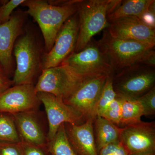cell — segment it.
Masks as SVG:
<instances>
[{
	"mask_svg": "<svg viewBox=\"0 0 155 155\" xmlns=\"http://www.w3.org/2000/svg\"><path fill=\"white\" fill-rule=\"evenodd\" d=\"M78 1L25 0L22 4L28 8L25 13L33 17L40 28L44 39L46 53L51 49L58 32L65 22L77 12Z\"/></svg>",
	"mask_w": 155,
	"mask_h": 155,
	"instance_id": "6da1fadb",
	"label": "cell"
},
{
	"mask_svg": "<svg viewBox=\"0 0 155 155\" xmlns=\"http://www.w3.org/2000/svg\"><path fill=\"white\" fill-rule=\"evenodd\" d=\"M97 43L114 72L136 64L155 65V47L139 42L114 38L107 30Z\"/></svg>",
	"mask_w": 155,
	"mask_h": 155,
	"instance_id": "7a4b0ae2",
	"label": "cell"
},
{
	"mask_svg": "<svg viewBox=\"0 0 155 155\" xmlns=\"http://www.w3.org/2000/svg\"><path fill=\"white\" fill-rule=\"evenodd\" d=\"M112 0H79L77 4L78 35L74 52L84 49L93 37L109 26L107 19Z\"/></svg>",
	"mask_w": 155,
	"mask_h": 155,
	"instance_id": "3957f363",
	"label": "cell"
},
{
	"mask_svg": "<svg viewBox=\"0 0 155 155\" xmlns=\"http://www.w3.org/2000/svg\"><path fill=\"white\" fill-rule=\"evenodd\" d=\"M155 65L140 64L114 72L113 85L118 96L137 100L154 87Z\"/></svg>",
	"mask_w": 155,
	"mask_h": 155,
	"instance_id": "277c9868",
	"label": "cell"
},
{
	"mask_svg": "<svg viewBox=\"0 0 155 155\" xmlns=\"http://www.w3.org/2000/svg\"><path fill=\"white\" fill-rule=\"evenodd\" d=\"M16 69L12 79L13 85L33 84L34 79L41 70L40 52L34 38L29 33L20 37L14 45Z\"/></svg>",
	"mask_w": 155,
	"mask_h": 155,
	"instance_id": "5b68a950",
	"label": "cell"
},
{
	"mask_svg": "<svg viewBox=\"0 0 155 155\" xmlns=\"http://www.w3.org/2000/svg\"><path fill=\"white\" fill-rule=\"evenodd\" d=\"M63 63L83 79L114 73L97 42L92 41L80 51L72 53Z\"/></svg>",
	"mask_w": 155,
	"mask_h": 155,
	"instance_id": "8992f818",
	"label": "cell"
},
{
	"mask_svg": "<svg viewBox=\"0 0 155 155\" xmlns=\"http://www.w3.org/2000/svg\"><path fill=\"white\" fill-rule=\"evenodd\" d=\"M67 64L42 70L36 85L37 93H46L63 100L74 91L82 80Z\"/></svg>",
	"mask_w": 155,
	"mask_h": 155,
	"instance_id": "52a82bcc",
	"label": "cell"
},
{
	"mask_svg": "<svg viewBox=\"0 0 155 155\" xmlns=\"http://www.w3.org/2000/svg\"><path fill=\"white\" fill-rule=\"evenodd\" d=\"M108 76L84 79L64 102L80 114L85 120L94 119L97 102Z\"/></svg>",
	"mask_w": 155,
	"mask_h": 155,
	"instance_id": "ba28073f",
	"label": "cell"
},
{
	"mask_svg": "<svg viewBox=\"0 0 155 155\" xmlns=\"http://www.w3.org/2000/svg\"><path fill=\"white\" fill-rule=\"evenodd\" d=\"M77 12L67 19L61 27L49 52L42 58L41 70L61 65L74 52L78 35Z\"/></svg>",
	"mask_w": 155,
	"mask_h": 155,
	"instance_id": "9c48e42d",
	"label": "cell"
},
{
	"mask_svg": "<svg viewBox=\"0 0 155 155\" xmlns=\"http://www.w3.org/2000/svg\"><path fill=\"white\" fill-rule=\"evenodd\" d=\"M43 104L47 116L48 141L54 137L60 126L65 123L79 125L86 120L77 111L64 102V100L46 93H37Z\"/></svg>",
	"mask_w": 155,
	"mask_h": 155,
	"instance_id": "30bf717a",
	"label": "cell"
},
{
	"mask_svg": "<svg viewBox=\"0 0 155 155\" xmlns=\"http://www.w3.org/2000/svg\"><path fill=\"white\" fill-rule=\"evenodd\" d=\"M120 141L128 155H155V122L142 121L122 127Z\"/></svg>",
	"mask_w": 155,
	"mask_h": 155,
	"instance_id": "8fae6325",
	"label": "cell"
},
{
	"mask_svg": "<svg viewBox=\"0 0 155 155\" xmlns=\"http://www.w3.org/2000/svg\"><path fill=\"white\" fill-rule=\"evenodd\" d=\"M41 104L33 84L13 85L0 94V112L13 114L38 110Z\"/></svg>",
	"mask_w": 155,
	"mask_h": 155,
	"instance_id": "7c38bea8",
	"label": "cell"
},
{
	"mask_svg": "<svg viewBox=\"0 0 155 155\" xmlns=\"http://www.w3.org/2000/svg\"><path fill=\"white\" fill-rule=\"evenodd\" d=\"M109 22L107 30L112 37L155 47V29L147 26L138 17H124Z\"/></svg>",
	"mask_w": 155,
	"mask_h": 155,
	"instance_id": "4fadbf2b",
	"label": "cell"
},
{
	"mask_svg": "<svg viewBox=\"0 0 155 155\" xmlns=\"http://www.w3.org/2000/svg\"><path fill=\"white\" fill-rule=\"evenodd\" d=\"M24 21V16L19 13L0 24V64L8 75L12 69L14 45L21 33Z\"/></svg>",
	"mask_w": 155,
	"mask_h": 155,
	"instance_id": "5bb4252c",
	"label": "cell"
},
{
	"mask_svg": "<svg viewBox=\"0 0 155 155\" xmlns=\"http://www.w3.org/2000/svg\"><path fill=\"white\" fill-rule=\"evenodd\" d=\"M38 110L12 114L21 142L39 146H47L48 133Z\"/></svg>",
	"mask_w": 155,
	"mask_h": 155,
	"instance_id": "9a60e30c",
	"label": "cell"
},
{
	"mask_svg": "<svg viewBox=\"0 0 155 155\" xmlns=\"http://www.w3.org/2000/svg\"><path fill=\"white\" fill-rule=\"evenodd\" d=\"M94 119H87L79 125L64 124L67 138L78 155H98L95 138Z\"/></svg>",
	"mask_w": 155,
	"mask_h": 155,
	"instance_id": "2e32d148",
	"label": "cell"
},
{
	"mask_svg": "<svg viewBox=\"0 0 155 155\" xmlns=\"http://www.w3.org/2000/svg\"><path fill=\"white\" fill-rule=\"evenodd\" d=\"M154 0L119 1L115 7L108 11L107 19L110 22L115 19L127 17L139 18L150 10Z\"/></svg>",
	"mask_w": 155,
	"mask_h": 155,
	"instance_id": "e0dca14e",
	"label": "cell"
},
{
	"mask_svg": "<svg viewBox=\"0 0 155 155\" xmlns=\"http://www.w3.org/2000/svg\"><path fill=\"white\" fill-rule=\"evenodd\" d=\"M94 129L98 153L104 147L120 141L122 127H118L101 116L95 117Z\"/></svg>",
	"mask_w": 155,
	"mask_h": 155,
	"instance_id": "ac0fdd59",
	"label": "cell"
},
{
	"mask_svg": "<svg viewBox=\"0 0 155 155\" xmlns=\"http://www.w3.org/2000/svg\"><path fill=\"white\" fill-rule=\"evenodd\" d=\"M143 116H144L143 107L138 99L122 98V114L119 127H124L140 123L142 122Z\"/></svg>",
	"mask_w": 155,
	"mask_h": 155,
	"instance_id": "d6986e66",
	"label": "cell"
},
{
	"mask_svg": "<svg viewBox=\"0 0 155 155\" xmlns=\"http://www.w3.org/2000/svg\"><path fill=\"white\" fill-rule=\"evenodd\" d=\"M47 148L50 155H78L67 138L64 124L60 126L54 138L48 142Z\"/></svg>",
	"mask_w": 155,
	"mask_h": 155,
	"instance_id": "ffe728a7",
	"label": "cell"
},
{
	"mask_svg": "<svg viewBox=\"0 0 155 155\" xmlns=\"http://www.w3.org/2000/svg\"><path fill=\"white\" fill-rule=\"evenodd\" d=\"M0 142L12 143L21 142L12 114L0 112Z\"/></svg>",
	"mask_w": 155,
	"mask_h": 155,
	"instance_id": "44dd1931",
	"label": "cell"
},
{
	"mask_svg": "<svg viewBox=\"0 0 155 155\" xmlns=\"http://www.w3.org/2000/svg\"><path fill=\"white\" fill-rule=\"evenodd\" d=\"M113 74L108 76L98 100L95 109L96 116H101L117 97L113 87Z\"/></svg>",
	"mask_w": 155,
	"mask_h": 155,
	"instance_id": "7402d4cb",
	"label": "cell"
},
{
	"mask_svg": "<svg viewBox=\"0 0 155 155\" xmlns=\"http://www.w3.org/2000/svg\"><path fill=\"white\" fill-rule=\"evenodd\" d=\"M122 114V98L118 96L101 115L104 118L119 127Z\"/></svg>",
	"mask_w": 155,
	"mask_h": 155,
	"instance_id": "603a6c76",
	"label": "cell"
},
{
	"mask_svg": "<svg viewBox=\"0 0 155 155\" xmlns=\"http://www.w3.org/2000/svg\"><path fill=\"white\" fill-rule=\"evenodd\" d=\"M143 109L144 116L155 114V87L138 99Z\"/></svg>",
	"mask_w": 155,
	"mask_h": 155,
	"instance_id": "cb8c5ba5",
	"label": "cell"
},
{
	"mask_svg": "<svg viewBox=\"0 0 155 155\" xmlns=\"http://www.w3.org/2000/svg\"><path fill=\"white\" fill-rule=\"evenodd\" d=\"M25 0L6 1L0 6V24L7 22L11 18V14L15 9L22 5Z\"/></svg>",
	"mask_w": 155,
	"mask_h": 155,
	"instance_id": "d4e9b609",
	"label": "cell"
},
{
	"mask_svg": "<svg viewBox=\"0 0 155 155\" xmlns=\"http://www.w3.org/2000/svg\"><path fill=\"white\" fill-rule=\"evenodd\" d=\"M98 155H128V152L120 141L104 147L100 150Z\"/></svg>",
	"mask_w": 155,
	"mask_h": 155,
	"instance_id": "484cf974",
	"label": "cell"
},
{
	"mask_svg": "<svg viewBox=\"0 0 155 155\" xmlns=\"http://www.w3.org/2000/svg\"><path fill=\"white\" fill-rule=\"evenodd\" d=\"M22 155H50L47 146L42 147L21 142Z\"/></svg>",
	"mask_w": 155,
	"mask_h": 155,
	"instance_id": "4316f807",
	"label": "cell"
},
{
	"mask_svg": "<svg viewBox=\"0 0 155 155\" xmlns=\"http://www.w3.org/2000/svg\"><path fill=\"white\" fill-rule=\"evenodd\" d=\"M19 143L0 142V155H22Z\"/></svg>",
	"mask_w": 155,
	"mask_h": 155,
	"instance_id": "83f0119b",
	"label": "cell"
},
{
	"mask_svg": "<svg viewBox=\"0 0 155 155\" xmlns=\"http://www.w3.org/2000/svg\"><path fill=\"white\" fill-rule=\"evenodd\" d=\"M139 18L147 26L155 29V3L151 6L149 11L143 13Z\"/></svg>",
	"mask_w": 155,
	"mask_h": 155,
	"instance_id": "f1b7e54d",
	"label": "cell"
},
{
	"mask_svg": "<svg viewBox=\"0 0 155 155\" xmlns=\"http://www.w3.org/2000/svg\"><path fill=\"white\" fill-rule=\"evenodd\" d=\"M13 86L12 80L4 70H0V94Z\"/></svg>",
	"mask_w": 155,
	"mask_h": 155,
	"instance_id": "f546056e",
	"label": "cell"
},
{
	"mask_svg": "<svg viewBox=\"0 0 155 155\" xmlns=\"http://www.w3.org/2000/svg\"><path fill=\"white\" fill-rule=\"evenodd\" d=\"M6 1H0V6L2 5Z\"/></svg>",
	"mask_w": 155,
	"mask_h": 155,
	"instance_id": "4dcf8cb0",
	"label": "cell"
},
{
	"mask_svg": "<svg viewBox=\"0 0 155 155\" xmlns=\"http://www.w3.org/2000/svg\"><path fill=\"white\" fill-rule=\"evenodd\" d=\"M3 70V69H2V67H0V70Z\"/></svg>",
	"mask_w": 155,
	"mask_h": 155,
	"instance_id": "1f68e13d",
	"label": "cell"
}]
</instances>
